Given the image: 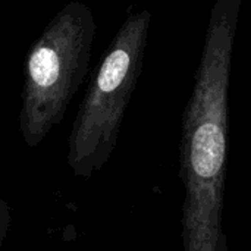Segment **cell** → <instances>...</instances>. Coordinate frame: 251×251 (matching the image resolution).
<instances>
[{"label": "cell", "mask_w": 251, "mask_h": 251, "mask_svg": "<svg viewBox=\"0 0 251 251\" xmlns=\"http://www.w3.org/2000/svg\"><path fill=\"white\" fill-rule=\"evenodd\" d=\"M97 34L93 9L68 1L28 49L24 63L19 131L34 149L59 125L82 85Z\"/></svg>", "instance_id": "6da1fadb"}, {"label": "cell", "mask_w": 251, "mask_h": 251, "mask_svg": "<svg viewBox=\"0 0 251 251\" xmlns=\"http://www.w3.org/2000/svg\"><path fill=\"white\" fill-rule=\"evenodd\" d=\"M151 22L146 9L129 12L90 79L68 138L72 174L90 179L107 163L132 91L143 71Z\"/></svg>", "instance_id": "7a4b0ae2"}, {"label": "cell", "mask_w": 251, "mask_h": 251, "mask_svg": "<svg viewBox=\"0 0 251 251\" xmlns=\"http://www.w3.org/2000/svg\"><path fill=\"white\" fill-rule=\"evenodd\" d=\"M191 159L194 171L201 176H213L219 172L225 151V125L203 122L190 125Z\"/></svg>", "instance_id": "3957f363"}, {"label": "cell", "mask_w": 251, "mask_h": 251, "mask_svg": "<svg viewBox=\"0 0 251 251\" xmlns=\"http://www.w3.org/2000/svg\"><path fill=\"white\" fill-rule=\"evenodd\" d=\"M12 225V207L7 201L0 199V249L10 231Z\"/></svg>", "instance_id": "277c9868"}]
</instances>
